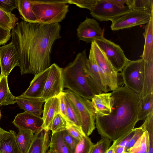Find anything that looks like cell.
Wrapping results in <instances>:
<instances>
[{"label": "cell", "instance_id": "cell-18", "mask_svg": "<svg viewBox=\"0 0 153 153\" xmlns=\"http://www.w3.org/2000/svg\"><path fill=\"white\" fill-rule=\"evenodd\" d=\"M91 100L96 116H106L111 113V93L96 94Z\"/></svg>", "mask_w": 153, "mask_h": 153}, {"label": "cell", "instance_id": "cell-3", "mask_svg": "<svg viewBox=\"0 0 153 153\" xmlns=\"http://www.w3.org/2000/svg\"><path fill=\"white\" fill-rule=\"evenodd\" d=\"M86 49L76 55L74 60L63 68L64 88L90 100L97 93L87 71Z\"/></svg>", "mask_w": 153, "mask_h": 153}, {"label": "cell", "instance_id": "cell-46", "mask_svg": "<svg viewBox=\"0 0 153 153\" xmlns=\"http://www.w3.org/2000/svg\"><path fill=\"white\" fill-rule=\"evenodd\" d=\"M8 132V131L5 130L4 131L0 132V145L1 140Z\"/></svg>", "mask_w": 153, "mask_h": 153}, {"label": "cell", "instance_id": "cell-27", "mask_svg": "<svg viewBox=\"0 0 153 153\" xmlns=\"http://www.w3.org/2000/svg\"><path fill=\"white\" fill-rule=\"evenodd\" d=\"M17 9L23 20L30 23H37L32 8L31 0H17Z\"/></svg>", "mask_w": 153, "mask_h": 153}, {"label": "cell", "instance_id": "cell-38", "mask_svg": "<svg viewBox=\"0 0 153 153\" xmlns=\"http://www.w3.org/2000/svg\"><path fill=\"white\" fill-rule=\"evenodd\" d=\"M63 137L71 153H74L76 147L79 140L71 136L66 129L63 130Z\"/></svg>", "mask_w": 153, "mask_h": 153}, {"label": "cell", "instance_id": "cell-48", "mask_svg": "<svg viewBox=\"0 0 153 153\" xmlns=\"http://www.w3.org/2000/svg\"><path fill=\"white\" fill-rule=\"evenodd\" d=\"M47 153H57L56 152L53 151H51L50 150H48V151L47 152Z\"/></svg>", "mask_w": 153, "mask_h": 153}, {"label": "cell", "instance_id": "cell-6", "mask_svg": "<svg viewBox=\"0 0 153 153\" xmlns=\"http://www.w3.org/2000/svg\"><path fill=\"white\" fill-rule=\"evenodd\" d=\"M90 50L99 67L102 83L107 92L116 89L119 87V73L95 42L91 43Z\"/></svg>", "mask_w": 153, "mask_h": 153}, {"label": "cell", "instance_id": "cell-12", "mask_svg": "<svg viewBox=\"0 0 153 153\" xmlns=\"http://www.w3.org/2000/svg\"><path fill=\"white\" fill-rule=\"evenodd\" d=\"M77 35L79 40L92 43L104 38V31L95 19L86 17L77 29Z\"/></svg>", "mask_w": 153, "mask_h": 153}, {"label": "cell", "instance_id": "cell-9", "mask_svg": "<svg viewBox=\"0 0 153 153\" xmlns=\"http://www.w3.org/2000/svg\"><path fill=\"white\" fill-rule=\"evenodd\" d=\"M131 10L128 7H120L110 0H97L95 6L90 11V14L99 21L112 22Z\"/></svg>", "mask_w": 153, "mask_h": 153}, {"label": "cell", "instance_id": "cell-15", "mask_svg": "<svg viewBox=\"0 0 153 153\" xmlns=\"http://www.w3.org/2000/svg\"><path fill=\"white\" fill-rule=\"evenodd\" d=\"M49 70V67L43 71L35 74L28 88L21 95L23 97L41 98Z\"/></svg>", "mask_w": 153, "mask_h": 153}, {"label": "cell", "instance_id": "cell-51", "mask_svg": "<svg viewBox=\"0 0 153 153\" xmlns=\"http://www.w3.org/2000/svg\"><path fill=\"white\" fill-rule=\"evenodd\" d=\"M1 109H0V119L1 118Z\"/></svg>", "mask_w": 153, "mask_h": 153}, {"label": "cell", "instance_id": "cell-36", "mask_svg": "<svg viewBox=\"0 0 153 153\" xmlns=\"http://www.w3.org/2000/svg\"><path fill=\"white\" fill-rule=\"evenodd\" d=\"M135 131V128H134L126 133L117 139L113 141V144L110 147L112 148L116 146H119L125 148L134 134Z\"/></svg>", "mask_w": 153, "mask_h": 153}, {"label": "cell", "instance_id": "cell-16", "mask_svg": "<svg viewBox=\"0 0 153 153\" xmlns=\"http://www.w3.org/2000/svg\"><path fill=\"white\" fill-rule=\"evenodd\" d=\"M16 103L20 108L26 112L40 116L43 113L42 106L45 102L42 98L23 97H16Z\"/></svg>", "mask_w": 153, "mask_h": 153}, {"label": "cell", "instance_id": "cell-33", "mask_svg": "<svg viewBox=\"0 0 153 153\" xmlns=\"http://www.w3.org/2000/svg\"><path fill=\"white\" fill-rule=\"evenodd\" d=\"M130 9L151 13L153 11V0H132Z\"/></svg>", "mask_w": 153, "mask_h": 153}, {"label": "cell", "instance_id": "cell-44", "mask_svg": "<svg viewBox=\"0 0 153 153\" xmlns=\"http://www.w3.org/2000/svg\"><path fill=\"white\" fill-rule=\"evenodd\" d=\"M110 1L116 5L121 7H125L127 6V0H110Z\"/></svg>", "mask_w": 153, "mask_h": 153}, {"label": "cell", "instance_id": "cell-1", "mask_svg": "<svg viewBox=\"0 0 153 153\" xmlns=\"http://www.w3.org/2000/svg\"><path fill=\"white\" fill-rule=\"evenodd\" d=\"M60 29L59 23H16L11 32V41L18 52L21 75L35 74L50 66L52 46L61 38Z\"/></svg>", "mask_w": 153, "mask_h": 153}, {"label": "cell", "instance_id": "cell-49", "mask_svg": "<svg viewBox=\"0 0 153 153\" xmlns=\"http://www.w3.org/2000/svg\"><path fill=\"white\" fill-rule=\"evenodd\" d=\"M5 130L3 129L0 127V132L4 131Z\"/></svg>", "mask_w": 153, "mask_h": 153}, {"label": "cell", "instance_id": "cell-23", "mask_svg": "<svg viewBox=\"0 0 153 153\" xmlns=\"http://www.w3.org/2000/svg\"><path fill=\"white\" fill-rule=\"evenodd\" d=\"M7 76L0 75V106L16 103V97L11 93L8 86Z\"/></svg>", "mask_w": 153, "mask_h": 153}, {"label": "cell", "instance_id": "cell-50", "mask_svg": "<svg viewBox=\"0 0 153 153\" xmlns=\"http://www.w3.org/2000/svg\"><path fill=\"white\" fill-rule=\"evenodd\" d=\"M0 153H4L3 151L0 150Z\"/></svg>", "mask_w": 153, "mask_h": 153}, {"label": "cell", "instance_id": "cell-29", "mask_svg": "<svg viewBox=\"0 0 153 153\" xmlns=\"http://www.w3.org/2000/svg\"><path fill=\"white\" fill-rule=\"evenodd\" d=\"M64 97L66 106L67 120L68 123L73 124L81 127L79 117L74 105L65 94Z\"/></svg>", "mask_w": 153, "mask_h": 153}, {"label": "cell", "instance_id": "cell-5", "mask_svg": "<svg viewBox=\"0 0 153 153\" xmlns=\"http://www.w3.org/2000/svg\"><path fill=\"white\" fill-rule=\"evenodd\" d=\"M63 92L74 105L79 117L82 130L85 135L88 136L96 127V114L91 101L68 89Z\"/></svg>", "mask_w": 153, "mask_h": 153}, {"label": "cell", "instance_id": "cell-24", "mask_svg": "<svg viewBox=\"0 0 153 153\" xmlns=\"http://www.w3.org/2000/svg\"><path fill=\"white\" fill-rule=\"evenodd\" d=\"M63 130L52 133L50 141L49 150L57 153H71L64 139Z\"/></svg>", "mask_w": 153, "mask_h": 153}, {"label": "cell", "instance_id": "cell-13", "mask_svg": "<svg viewBox=\"0 0 153 153\" xmlns=\"http://www.w3.org/2000/svg\"><path fill=\"white\" fill-rule=\"evenodd\" d=\"M19 65L18 52L12 41L0 47L1 74L8 76L13 68Z\"/></svg>", "mask_w": 153, "mask_h": 153}, {"label": "cell", "instance_id": "cell-19", "mask_svg": "<svg viewBox=\"0 0 153 153\" xmlns=\"http://www.w3.org/2000/svg\"><path fill=\"white\" fill-rule=\"evenodd\" d=\"M143 35L145 43L143 53L140 56L144 61L153 60V11L149 22L145 26Z\"/></svg>", "mask_w": 153, "mask_h": 153}, {"label": "cell", "instance_id": "cell-10", "mask_svg": "<svg viewBox=\"0 0 153 153\" xmlns=\"http://www.w3.org/2000/svg\"><path fill=\"white\" fill-rule=\"evenodd\" d=\"M49 68L48 76L41 97L45 101L51 98L59 96L64 91L63 68L55 63L51 65Z\"/></svg>", "mask_w": 153, "mask_h": 153}, {"label": "cell", "instance_id": "cell-20", "mask_svg": "<svg viewBox=\"0 0 153 153\" xmlns=\"http://www.w3.org/2000/svg\"><path fill=\"white\" fill-rule=\"evenodd\" d=\"M87 71L97 94L107 93L103 85L99 67L90 50L88 58Z\"/></svg>", "mask_w": 153, "mask_h": 153}, {"label": "cell", "instance_id": "cell-40", "mask_svg": "<svg viewBox=\"0 0 153 153\" xmlns=\"http://www.w3.org/2000/svg\"><path fill=\"white\" fill-rule=\"evenodd\" d=\"M17 0H0V8L8 13L17 9Z\"/></svg>", "mask_w": 153, "mask_h": 153}, {"label": "cell", "instance_id": "cell-31", "mask_svg": "<svg viewBox=\"0 0 153 153\" xmlns=\"http://www.w3.org/2000/svg\"><path fill=\"white\" fill-rule=\"evenodd\" d=\"M140 127L144 131L146 130L148 133L149 140L148 153H153V112L147 116Z\"/></svg>", "mask_w": 153, "mask_h": 153}, {"label": "cell", "instance_id": "cell-43", "mask_svg": "<svg viewBox=\"0 0 153 153\" xmlns=\"http://www.w3.org/2000/svg\"><path fill=\"white\" fill-rule=\"evenodd\" d=\"M64 93L63 92H62L59 96L60 113L68 121L66 113V106L64 100Z\"/></svg>", "mask_w": 153, "mask_h": 153}, {"label": "cell", "instance_id": "cell-17", "mask_svg": "<svg viewBox=\"0 0 153 153\" xmlns=\"http://www.w3.org/2000/svg\"><path fill=\"white\" fill-rule=\"evenodd\" d=\"M45 102L42 117L43 120L42 128L45 130L49 131L54 117L60 113L59 97L51 98Z\"/></svg>", "mask_w": 153, "mask_h": 153}, {"label": "cell", "instance_id": "cell-2", "mask_svg": "<svg viewBox=\"0 0 153 153\" xmlns=\"http://www.w3.org/2000/svg\"><path fill=\"white\" fill-rule=\"evenodd\" d=\"M111 112L96 116V127L102 137L115 140L134 128L138 118L139 95L125 86L111 93Z\"/></svg>", "mask_w": 153, "mask_h": 153}, {"label": "cell", "instance_id": "cell-25", "mask_svg": "<svg viewBox=\"0 0 153 153\" xmlns=\"http://www.w3.org/2000/svg\"><path fill=\"white\" fill-rule=\"evenodd\" d=\"M152 112H153V93L143 97H139L138 113V120H145Z\"/></svg>", "mask_w": 153, "mask_h": 153}, {"label": "cell", "instance_id": "cell-41", "mask_svg": "<svg viewBox=\"0 0 153 153\" xmlns=\"http://www.w3.org/2000/svg\"><path fill=\"white\" fill-rule=\"evenodd\" d=\"M135 128V131L134 134L128 142L125 148V153H128L129 149L133 146L144 132L140 126L139 127Z\"/></svg>", "mask_w": 153, "mask_h": 153}, {"label": "cell", "instance_id": "cell-7", "mask_svg": "<svg viewBox=\"0 0 153 153\" xmlns=\"http://www.w3.org/2000/svg\"><path fill=\"white\" fill-rule=\"evenodd\" d=\"M144 62L141 59L129 60L120 74L126 87L139 96L142 92L144 81Z\"/></svg>", "mask_w": 153, "mask_h": 153}, {"label": "cell", "instance_id": "cell-45", "mask_svg": "<svg viewBox=\"0 0 153 153\" xmlns=\"http://www.w3.org/2000/svg\"><path fill=\"white\" fill-rule=\"evenodd\" d=\"M110 148L113 149V153H125V148L121 146H116Z\"/></svg>", "mask_w": 153, "mask_h": 153}, {"label": "cell", "instance_id": "cell-28", "mask_svg": "<svg viewBox=\"0 0 153 153\" xmlns=\"http://www.w3.org/2000/svg\"><path fill=\"white\" fill-rule=\"evenodd\" d=\"M149 148V135L147 131L146 130L129 149L128 153H148Z\"/></svg>", "mask_w": 153, "mask_h": 153}, {"label": "cell", "instance_id": "cell-26", "mask_svg": "<svg viewBox=\"0 0 153 153\" xmlns=\"http://www.w3.org/2000/svg\"><path fill=\"white\" fill-rule=\"evenodd\" d=\"M16 139L22 153H27L32 143L35 133L27 130L18 129Z\"/></svg>", "mask_w": 153, "mask_h": 153}, {"label": "cell", "instance_id": "cell-21", "mask_svg": "<svg viewBox=\"0 0 153 153\" xmlns=\"http://www.w3.org/2000/svg\"><path fill=\"white\" fill-rule=\"evenodd\" d=\"M49 131L42 129L34 134L32 143L27 153H46L49 146Z\"/></svg>", "mask_w": 153, "mask_h": 153}, {"label": "cell", "instance_id": "cell-11", "mask_svg": "<svg viewBox=\"0 0 153 153\" xmlns=\"http://www.w3.org/2000/svg\"><path fill=\"white\" fill-rule=\"evenodd\" d=\"M151 13L131 9L112 22L111 25V29L113 30H117L147 24L150 20Z\"/></svg>", "mask_w": 153, "mask_h": 153}, {"label": "cell", "instance_id": "cell-39", "mask_svg": "<svg viewBox=\"0 0 153 153\" xmlns=\"http://www.w3.org/2000/svg\"><path fill=\"white\" fill-rule=\"evenodd\" d=\"M66 129L71 136L79 140L86 136L81 127L73 124H68Z\"/></svg>", "mask_w": 153, "mask_h": 153}, {"label": "cell", "instance_id": "cell-14", "mask_svg": "<svg viewBox=\"0 0 153 153\" xmlns=\"http://www.w3.org/2000/svg\"><path fill=\"white\" fill-rule=\"evenodd\" d=\"M12 123L18 129L29 130L35 133L43 129V120L41 117L24 111L18 114Z\"/></svg>", "mask_w": 153, "mask_h": 153}, {"label": "cell", "instance_id": "cell-42", "mask_svg": "<svg viewBox=\"0 0 153 153\" xmlns=\"http://www.w3.org/2000/svg\"><path fill=\"white\" fill-rule=\"evenodd\" d=\"M11 37V31L0 26V45L6 43Z\"/></svg>", "mask_w": 153, "mask_h": 153}, {"label": "cell", "instance_id": "cell-37", "mask_svg": "<svg viewBox=\"0 0 153 153\" xmlns=\"http://www.w3.org/2000/svg\"><path fill=\"white\" fill-rule=\"evenodd\" d=\"M68 4H74L79 7L91 11L95 6L97 0H68Z\"/></svg>", "mask_w": 153, "mask_h": 153}, {"label": "cell", "instance_id": "cell-4", "mask_svg": "<svg viewBox=\"0 0 153 153\" xmlns=\"http://www.w3.org/2000/svg\"><path fill=\"white\" fill-rule=\"evenodd\" d=\"M68 0H31L37 23L50 24L62 21L68 11Z\"/></svg>", "mask_w": 153, "mask_h": 153}, {"label": "cell", "instance_id": "cell-47", "mask_svg": "<svg viewBox=\"0 0 153 153\" xmlns=\"http://www.w3.org/2000/svg\"><path fill=\"white\" fill-rule=\"evenodd\" d=\"M105 153H113V149L109 147Z\"/></svg>", "mask_w": 153, "mask_h": 153}, {"label": "cell", "instance_id": "cell-32", "mask_svg": "<svg viewBox=\"0 0 153 153\" xmlns=\"http://www.w3.org/2000/svg\"><path fill=\"white\" fill-rule=\"evenodd\" d=\"M68 123L66 119L60 113L57 114L54 117L51 123L50 130L52 133L66 129Z\"/></svg>", "mask_w": 153, "mask_h": 153}, {"label": "cell", "instance_id": "cell-30", "mask_svg": "<svg viewBox=\"0 0 153 153\" xmlns=\"http://www.w3.org/2000/svg\"><path fill=\"white\" fill-rule=\"evenodd\" d=\"M18 18L12 13L7 12L0 8V26L11 30L16 25Z\"/></svg>", "mask_w": 153, "mask_h": 153}, {"label": "cell", "instance_id": "cell-8", "mask_svg": "<svg viewBox=\"0 0 153 153\" xmlns=\"http://www.w3.org/2000/svg\"><path fill=\"white\" fill-rule=\"evenodd\" d=\"M94 42L104 54L115 71L117 73L121 72L129 59L120 47L104 37Z\"/></svg>", "mask_w": 153, "mask_h": 153}, {"label": "cell", "instance_id": "cell-34", "mask_svg": "<svg viewBox=\"0 0 153 153\" xmlns=\"http://www.w3.org/2000/svg\"><path fill=\"white\" fill-rule=\"evenodd\" d=\"M111 143L109 139L102 137L99 141L94 144L90 153H105L110 147Z\"/></svg>", "mask_w": 153, "mask_h": 153}, {"label": "cell", "instance_id": "cell-22", "mask_svg": "<svg viewBox=\"0 0 153 153\" xmlns=\"http://www.w3.org/2000/svg\"><path fill=\"white\" fill-rule=\"evenodd\" d=\"M16 132L10 130L1 141L0 150L4 153H22L16 140Z\"/></svg>", "mask_w": 153, "mask_h": 153}, {"label": "cell", "instance_id": "cell-35", "mask_svg": "<svg viewBox=\"0 0 153 153\" xmlns=\"http://www.w3.org/2000/svg\"><path fill=\"white\" fill-rule=\"evenodd\" d=\"M93 145L88 137L85 136L79 140L74 153H90Z\"/></svg>", "mask_w": 153, "mask_h": 153}]
</instances>
